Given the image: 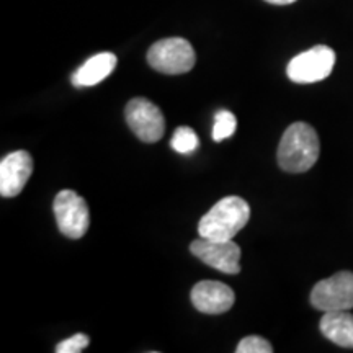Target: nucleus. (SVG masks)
<instances>
[{"instance_id": "0eeeda50", "label": "nucleus", "mask_w": 353, "mask_h": 353, "mask_svg": "<svg viewBox=\"0 0 353 353\" xmlns=\"http://www.w3.org/2000/svg\"><path fill=\"white\" fill-rule=\"evenodd\" d=\"M128 126L144 143H157L164 136V114L151 100L136 97L126 105L125 112Z\"/></svg>"}, {"instance_id": "39448f33", "label": "nucleus", "mask_w": 353, "mask_h": 353, "mask_svg": "<svg viewBox=\"0 0 353 353\" xmlns=\"http://www.w3.org/2000/svg\"><path fill=\"white\" fill-rule=\"evenodd\" d=\"M56 223L59 231L69 239H81L85 236L90 216H88L87 201L81 195H77L74 190H63L54 198Z\"/></svg>"}, {"instance_id": "f257e3e1", "label": "nucleus", "mask_w": 353, "mask_h": 353, "mask_svg": "<svg viewBox=\"0 0 353 353\" xmlns=\"http://www.w3.org/2000/svg\"><path fill=\"white\" fill-rule=\"evenodd\" d=\"M321 143L314 128L298 121L288 126L278 145V165L290 174H303L316 164Z\"/></svg>"}, {"instance_id": "423d86ee", "label": "nucleus", "mask_w": 353, "mask_h": 353, "mask_svg": "<svg viewBox=\"0 0 353 353\" xmlns=\"http://www.w3.org/2000/svg\"><path fill=\"white\" fill-rule=\"evenodd\" d=\"M311 304L317 311H350L353 307V273L339 272L321 280L311 291Z\"/></svg>"}, {"instance_id": "dca6fc26", "label": "nucleus", "mask_w": 353, "mask_h": 353, "mask_svg": "<svg viewBox=\"0 0 353 353\" xmlns=\"http://www.w3.org/2000/svg\"><path fill=\"white\" fill-rule=\"evenodd\" d=\"M88 343H90V339H88L85 334H76L72 335V337L59 342V345L56 347V352L57 353H79L85 350Z\"/></svg>"}, {"instance_id": "9d476101", "label": "nucleus", "mask_w": 353, "mask_h": 353, "mask_svg": "<svg viewBox=\"0 0 353 353\" xmlns=\"http://www.w3.org/2000/svg\"><path fill=\"white\" fill-rule=\"evenodd\" d=\"M236 296L232 288L214 280H203L193 286L192 303L205 314H223L234 306Z\"/></svg>"}, {"instance_id": "20e7f679", "label": "nucleus", "mask_w": 353, "mask_h": 353, "mask_svg": "<svg viewBox=\"0 0 353 353\" xmlns=\"http://www.w3.org/2000/svg\"><path fill=\"white\" fill-rule=\"evenodd\" d=\"M334 65L335 52L332 48L319 44L294 56L286 68V74L294 83H314L327 79Z\"/></svg>"}, {"instance_id": "9b49d317", "label": "nucleus", "mask_w": 353, "mask_h": 353, "mask_svg": "<svg viewBox=\"0 0 353 353\" xmlns=\"http://www.w3.org/2000/svg\"><path fill=\"white\" fill-rule=\"evenodd\" d=\"M114 68H117V56L113 52H100L92 56L74 72L72 83L76 87H94L105 81Z\"/></svg>"}, {"instance_id": "1a4fd4ad", "label": "nucleus", "mask_w": 353, "mask_h": 353, "mask_svg": "<svg viewBox=\"0 0 353 353\" xmlns=\"http://www.w3.org/2000/svg\"><path fill=\"white\" fill-rule=\"evenodd\" d=\"M33 174V159L26 151L8 154L0 162V195L13 198L20 195Z\"/></svg>"}, {"instance_id": "f3484780", "label": "nucleus", "mask_w": 353, "mask_h": 353, "mask_svg": "<svg viewBox=\"0 0 353 353\" xmlns=\"http://www.w3.org/2000/svg\"><path fill=\"white\" fill-rule=\"evenodd\" d=\"M265 2L273 3V6H290V3H294L296 0H265Z\"/></svg>"}, {"instance_id": "f03ea898", "label": "nucleus", "mask_w": 353, "mask_h": 353, "mask_svg": "<svg viewBox=\"0 0 353 353\" xmlns=\"http://www.w3.org/2000/svg\"><path fill=\"white\" fill-rule=\"evenodd\" d=\"M250 218V208L239 196H226L219 200L200 219V237L213 241H231L245 228Z\"/></svg>"}, {"instance_id": "6e6552de", "label": "nucleus", "mask_w": 353, "mask_h": 353, "mask_svg": "<svg viewBox=\"0 0 353 353\" xmlns=\"http://www.w3.org/2000/svg\"><path fill=\"white\" fill-rule=\"evenodd\" d=\"M190 250L203 263L210 265L216 270L229 273V275H236L241 272V249L236 242H232V239L213 241L200 237V239L192 242Z\"/></svg>"}, {"instance_id": "4468645a", "label": "nucleus", "mask_w": 353, "mask_h": 353, "mask_svg": "<svg viewBox=\"0 0 353 353\" xmlns=\"http://www.w3.org/2000/svg\"><path fill=\"white\" fill-rule=\"evenodd\" d=\"M237 128V120L236 117L228 110H221V112L216 113L214 117V126H213V139L216 143H221V141L231 138V136L236 132Z\"/></svg>"}, {"instance_id": "ddd939ff", "label": "nucleus", "mask_w": 353, "mask_h": 353, "mask_svg": "<svg viewBox=\"0 0 353 353\" xmlns=\"http://www.w3.org/2000/svg\"><path fill=\"white\" fill-rule=\"evenodd\" d=\"M172 149L180 154H190L196 151L198 145H200V139H198L196 132L188 126H180L176 128L170 139Z\"/></svg>"}, {"instance_id": "7ed1b4c3", "label": "nucleus", "mask_w": 353, "mask_h": 353, "mask_svg": "<svg viewBox=\"0 0 353 353\" xmlns=\"http://www.w3.org/2000/svg\"><path fill=\"white\" fill-rule=\"evenodd\" d=\"M148 63L157 72L176 76L190 72L196 63V56L187 39L167 38L152 44L148 51Z\"/></svg>"}, {"instance_id": "2eb2a0df", "label": "nucleus", "mask_w": 353, "mask_h": 353, "mask_svg": "<svg viewBox=\"0 0 353 353\" xmlns=\"http://www.w3.org/2000/svg\"><path fill=\"white\" fill-rule=\"evenodd\" d=\"M237 353H272L273 347L268 341L259 335H249V337L242 339L239 345L236 348Z\"/></svg>"}, {"instance_id": "f8f14e48", "label": "nucleus", "mask_w": 353, "mask_h": 353, "mask_svg": "<svg viewBox=\"0 0 353 353\" xmlns=\"http://www.w3.org/2000/svg\"><path fill=\"white\" fill-rule=\"evenodd\" d=\"M319 329L335 345L353 348V314L348 311L324 312Z\"/></svg>"}]
</instances>
